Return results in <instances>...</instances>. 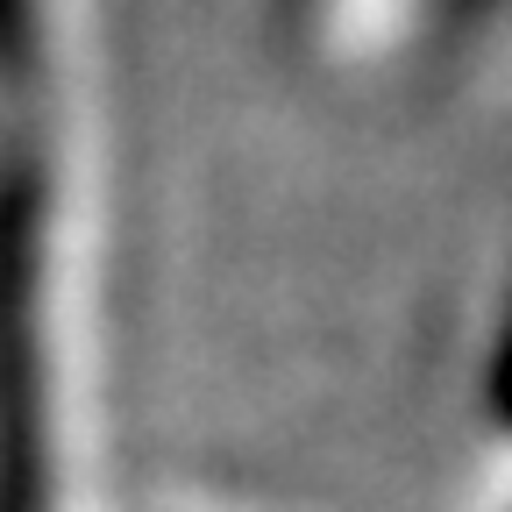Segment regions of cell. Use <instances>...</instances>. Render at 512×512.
<instances>
[{
    "label": "cell",
    "instance_id": "cell-1",
    "mask_svg": "<svg viewBox=\"0 0 512 512\" xmlns=\"http://www.w3.org/2000/svg\"><path fill=\"white\" fill-rule=\"evenodd\" d=\"M43 384V171L29 150H8L0 157V512H50Z\"/></svg>",
    "mask_w": 512,
    "mask_h": 512
},
{
    "label": "cell",
    "instance_id": "cell-2",
    "mask_svg": "<svg viewBox=\"0 0 512 512\" xmlns=\"http://www.w3.org/2000/svg\"><path fill=\"white\" fill-rule=\"evenodd\" d=\"M36 0H0V79H29V64H36Z\"/></svg>",
    "mask_w": 512,
    "mask_h": 512
}]
</instances>
